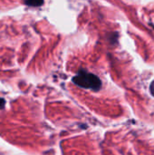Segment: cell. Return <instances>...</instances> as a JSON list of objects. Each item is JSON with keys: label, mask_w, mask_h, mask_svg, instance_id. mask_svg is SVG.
Wrapping results in <instances>:
<instances>
[{"label": "cell", "mask_w": 154, "mask_h": 155, "mask_svg": "<svg viewBox=\"0 0 154 155\" xmlns=\"http://www.w3.org/2000/svg\"><path fill=\"white\" fill-rule=\"evenodd\" d=\"M73 82L79 87L91 89L93 91H98L102 87V82L98 76L84 70L79 71V73L73 78Z\"/></svg>", "instance_id": "6da1fadb"}, {"label": "cell", "mask_w": 154, "mask_h": 155, "mask_svg": "<svg viewBox=\"0 0 154 155\" xmlns=\"http://www.w3.org/2000/svg\"><path fill=\"white\" fill-rule=\"evenodd\" d=\"M25 3L29 6H40L44 4V0H25Z\"/></svg>", "instance_id": "7a4b0ae2"}, {"label": "cell", "mask_w": 154, "mask_h": 155, "mask_svg": "<svg viewBox=\"0 0 154 155\" xmlns=\"http://www.w3.org/2000/svg\"><path fill=\"white\" fill-rule=\"evenodd\" d=\"M5 105V100L4 98H0V110L4 109Z\"/></svg>", "instance_id": "3957f363"}, {"label": "cell", "mask_w": 154, "mask_h": 155, "mask_svg": "<svg viewBox=\"0 0 154 155\" xmlns=\"http://www.w3.org/2000/svg\"><path fill=\"white\" fill-rule=\"evenodd\" d=\"M150 90H151V94L154 96V81L151 84V86H150Z\"/></svg>", "instance_id": "277c9868"}]
</instances>
